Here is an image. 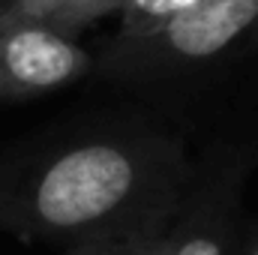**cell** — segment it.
I'll return each instance as SVG.
<instances>
[{"mask_svg": "<svg viewBox=\"0 0 258 255\" xmlns=\"http://www.w3.org/2000/svg\"><path fill=\"white\" fill-rule=\"evenodd\" d=\"M90 54L63 30L0 9V102L54 93L90 72Z\"/></svg>", "mask_w": 258, "mask_h": 255, "instance_id": "277c9868", "label": "cell"}, {"mask_svg": "<svg viewBox=\"0 0 258 255\" xmlns=\"http://www.w3.org/2000/svg\"><path fill=\"white\" fill-rule=\"evenodd\" d=\"M243 177L246 162L234 150H216L192 168L165 231V255H237Z\"/></svg>", "mask_w": 258, "mask_h": 255, "instance_id": "3957f363", "label": "cell"}, {"mask_svg": "<svg viewBox=\"0 0 258 255\" xmlns=\"http://www.w3.org/2000/svg\"><path fill=\"white\" fill-rule=\"evenodd\" d=\"M192 0H126L120 6V27L117 39H135L144 33H153L165 21H171L180 9H186Z\"/></svg>", "mask_w": 258, "mask_h": 255, "instance_id": "8992f818", "label": "cell"}, {"mask_svg": "<svg viewBox=\"0 0 258 255\" xmlns=\"http://www.w3.org/2000/svg\"><path fill=\"white\" fill-rule=\"evenodd\" d=\"M237 255H258V228L243 234L240 237V246H237Z\"/></svg>", "mask_w": 258, "mask_h": 255, "instance_id": "52a82bcc", "label": "cell"}, {"mask_svg": "<svg viewBox=\"0 0 258 255\" xmlns=\"http://www.w3.org/2000/svg\"><path fill=\"white\" fill-rule=\"evenodd\" d=\"M123 3L126 0H0V9L39 18L69 36H75L81 27L93 24L96 18L120 12Z\"/></svg>", "mask_w": 258, "mask_h": 255, "instance_id": "5b68a950", "label": "cell"}, {"mask_svg": "<svg viewBox=\"0 0 258 255\" xmlns=\"http://www.w3.org/2000/svg\"><path fill=\"white\" fill-rule=\"evenodd\" d=\"M258 45V0H192L153 33L105 42L99 72L114 81H171Z\"/></svg>", "mask_w": 258, "mask_h": 255, "instance_id": "7a4b0ae2", "label": "cell"}, {"mask_svg": "<svg viewBox=\"0 0 258 255\" xmlns=\"http://www.w3.org/2000/svg\"><path fill=\"white\" fill-rule=\"evenodd\" d=\"M189 174L171 135L93 129L0 162V228L72 249L168 225Z\"/></svg>", "mask_w": 258, "mask_h": 255, "instance_id": "6da1fadb", "label": "cell"}]
</instances>
